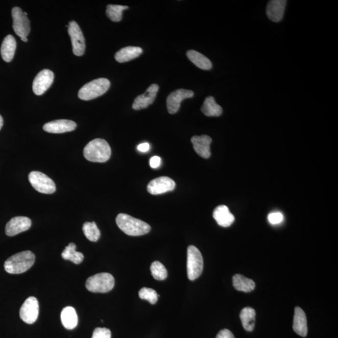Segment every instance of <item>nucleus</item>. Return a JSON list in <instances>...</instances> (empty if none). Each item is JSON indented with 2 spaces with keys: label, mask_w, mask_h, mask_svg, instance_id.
I'll return each mask as SVG.
<instances>
[{
  "label": "nucleus",
  "mask_w": 338,
  "mask_h": 338,
  "mask_svg": "<svg viewBox=\"0 0 338 338\" xmlns=\"http://www.w3.org/2000/svg\"><path fill=\"white\" fill-rule=\"evenodd\" d=\"M201 110L207 117H220L223 113V109L216 103L214 98L211 96L205 99Z\"/></svg>",
  "instance_id": "nucleus-25"
},
{
  "label": "nucleus",
  "mask_w": 338,
  "mask_h": 338,
  "mask_svg": "<svg viewBox=\"0 0 338 338\" xmlns=\"http://www.w3.org/2000/svg\"><path fill=\"white\" fill-rule=\"evenodd\" d=\"M194 95L195 93L193 91L183 89V88L173 91L167 99L168 113L171 114H175L178 112L182 101L186 99L192 98Z\"/></svg>",
  "instance_id": "nucleus-13"
},
{
  "label": "nucleus",
  "mask_w": 338,
  "mask_h": 338,
  "mask_svg": "<svg viewBox=\"0 0 338 338\" xmlns=\"http://www.w3.org/2000/svg\"><path fill=\"white\" fill-rule=\"evenodd\" d=\"M54 74L48 69L41 70L35 77L33 82V91L36 95H42L54 82Z\"/></svg>",
  "instance_id": "nucleus-11"
},
{
  "label": "nucleus",
  "mask_w": 338,
  "mask_h": 338,
  "mask_svg": "<svg viewBox=\"0 0 338 338\" xmlns=\"http://www.w3.org/2000/svg\"><path fill=\"white\" fill-rule=\"evenodd\" d=\"M151 271L152 276L156 280L163 281L167 278V271L164 265L159 261H154L151 264Z\"/></svg>",
  "instance_id": "nucleus-31"
},
{
  "label": "nucleus",
  "mask_w": 338,
  "mask_h": 338,
  "mask_svg": "<svg viewBox=\"0 0 338 338\" xmlns=\"http://www.w3.org/2000/svg\"><path fill=\"white\" fill-rule=\"evenodd\" d=\"M159 87L157 84H152L147 89L146 92L138 96L132 105L133 109L139 110L146 109L156 99Z\"/></svg>",
  "instance_id": "nucleus-15"
},
{
  "label": "nucleus",
  "mask_w": 338,
  "mask_h": 338,
  "mask_svg": "<svg viewBox=\"0 0 338 338\" xmlns=\"http://www.w3.org/2000/svg\"><path fill=\"white\" fill-rule=\"evenodd\" d=\"M143 50L140 47L127 46L116 53L115 59L119 63H124L136 59L142 54Z\"/></svg>",
  "instance_id": "nucleus-21"
},
{
  "label": "nucleus",
  "mask_w": 338,
  "mask_h": 338,
  "mask_svg": "<svg viewBox=\"0 0 338 338\" xmlns=\"http://www.w3.org/2000/svg\"><path fill=\"white\" fill-rule=\"evenodd\" d=\"M29 179L33 187L38 192L51 195L56 191V185L54 181L40 172H31L29 174Z\"/></svg>",
  "instance_id": "nucleus-7"
},
{
  "label": "nucleus",
  "mask_w": 338,
  "mask_h": 338,
  "mask_svg": "<svg viewBox=\"0 0 338 338\" xmlns=\"http://www.w3.org/2000/svg\"><path fill=\"white\" fill-rule=\"evenodd\" d=\"M240 318L243 328L248 331H253L256 321V311L252 307H245L240 313Z\"/></svg>",
  "instance_id": "nucleus-27"
},
{
  "label": "nucleus",
  "mask_w": 338,
  "mask_h": 338,
  "mask_svg": "<svg viewBox=\"0 0 338 338\" xmlns=\"http://www.w3.org/2000/svg\"><path fill=\"white\" fill-rule=\"evenodd\" d=\"M161 164V159L159 156L152 157L150 160V166L152 168H157Z\"/></svg>",
  "instance_id": "nucleus-36"
},
{
  "label": "nucleus",
  "mask_w": 338,
  "mask_h": 338,
  "mask_svg": "<svg viewBox=\"0 0 338 338\" xmlns=\"http://www.w3.org/2000/svg\"><path fill=\"white\" fill-rule=\"evenodd\" d=\"M3 126H4V119H3L2 115H0V130L2 128Z\"/></svg>",
  "instance_id": "nucleus-38"
},
{
  "label": "nucleus",
  "mask_w": 338,
  "mask_h": 338,
  "mask_svg": "<svg viewBox=\"0 0 338 338\" xmlns=\"http://www.w3.org/2000/svg\"><path fill=\"white\" fill-rule=\"evenodd\" d=\"M35 261V256L32 252L26 251L13 255L8 258L4 264L5 271L12 274L26 272L33 267Z\"/></svg>",
  "instance_id": "nucleus-3"
},
{
  "label": "nucleus",
  "mask_w": 338,
  "mask_h": 338,
  "mask_svg": "<svg viewBox=\"0 0 338 338\" xmlns=\"http://www.w3.org/2000/svg\"><path fill=\"white\" fill-rule=\"evenodd\" d=\"M138 295L140 299L148 301L152 304H156L159 297L156 291L148 287L142 288L138 292Z\"/></svg>",
  "instance_id": "nucleus-32"
},
{
  "label": "nucleus",
  "mask_w": 338,
  "mask_h": 338,
  "mask_svg": "<svg viewBox=\"0 0 338 338\" xmlns=\"http://www.w3.org/2000/svg\"><path fill=\"white\" fill-rule=\"evenodd\" d=\"M127 6L122 5H109L106 10V15L108 18L113 22L120 21L123 18V12L125 10L128 9Z\"/></svg>",
  "instance_id": "nucleus-30"
},
{
  "label": "nucleus",
  "mask_w": 338,
  "mask_h": 338,
  "mask_svg": "<svg viewBox=\"0 0 338 338\" xmlns=\"http://www.w3.org/2000/svg\"><path fill=\"white\" fill-rule=\"evenodd\" d=\"M286 0H271L269 2L267 8V14L269 19L274 22H279L283 18Z\"/></svg>",
  "instance_id": "nucleus-18"
},
{
  "label": "nucleus",
  "mask_w": 338,
  "mask_h": 338,
  "mask_svg": "<svg viewBox=\"0 0 338 338\" xmlns=\"http://www.w3.org/2000/svg\"><path fill=\"white\" fill-rule=\"evenodd\" d=\"M76 127L77 124L75 122L62 119L45 124L43 129L45 131L52 134H63V133L73 131Z\"/></svg>",
  "instance_id": "nucleus-16"
},
{
  "label": "nucleus",
  "mask_w": 338,
  "mask_h": 338,
  "mask_svg": "<svg viewBox=\"0 0 338 338\" xmlns=\"http://www.w3.org/2000/svg\"><path fill=\"white\" fill-rule=\"evenodd\" d=\"M187 56L194 64L202 70H209L212 67L210 60L201 53L191 50L187 51Z\"/></svg>",
  "instance_id": "nucleus-24"
},
{
  "label": "nucleus",
  "mask_w": 338,
  "mask_h": 338,
  "mask_svg": "<svg viewBox=\"0 0 338 338\" xmlns=\"http://www.w3.org/2000/svg\"><path fill=\"white\" fill-rule=\"evenodd\" d=\"M213 217L219 225L223 228L231 226L235 220L233 214L229 211L228 207L224 205L216 207L213 212Z\"/></svg>",
  "instance_id": "nucleus-19"
},
{
  "label": "nucleus",
  "mask_w": 338,
  "mask_h": 338,
  "mask_svg": "<svg viewBox=\"0 0 338 338\" xmlns=\"http://www.w3.org/2000/svg\"><path fill=\"white\" fill-rule=\"evenodd\" d=\"M112 334L110 329L105 328H98L94 330L91 338H111Z\"/></svg>",
  "instance_id": "nucleus-33"
},
{
  "label": "nucleus",
  "mask_w": 338,
  "mask_h": 338,
  "mask_svg": "<svg viewBox=\"0 0 338 338\" xmlns=\"http://www.w3.org/2000/svg\"><path fill=\"white\" fill-rule=\"evenodd\" d=\"M62 325L67 329H74L78 325V316L73 307H65L61 313Z\"/></svg>",
  "instance_id": "nucleus-23"
},
{
  "label": "nucleus",
  "mask_w": 338,
  "mask_h": 338,
  "mask_svg": "<svg viewBox=\"0 0 338 338\" xmlns=\"http://www.w3.org/2000/svg\"><path fill=\"white\" fill-rule=\"evenodd\" d=\"M112 151L109 144L102 138H95L85 146L84 156L88 161L104 163L109 160Z\"/></svg>",
  "instance_id": "nucleus-2"
},
{
  "label": "nucleus",
  "mask_w": 338,
  "mask_h": 338,
  "mask_svg": "<svg viewBox=\"0 0 338 338\" xmlns=\"http://www.w3.org/2000/svg\"><path fill=\"white\" fill-rule=\"evenodd\" d=\"M32 226V221L30 219L23 216H18L13 218L7 224L5 227V233L8 236L15 235L28 231Z\"/></svg>",
  "instance_id": "nucleus-14"
},
{
  "label": "nucleus",
  "mask_w": 338,
  "mask_h": 338,
  "mask_svg": "<svg viewBox=\"0 0 338 338\" xmlns=\"http://www.w3.org/2000/svg\"><path fill=\"white\" fill-rule=\"evenodd\" d=\"M150 148H151V146L148 142L140 143L137 147L138 151L142 152V153H146V152L149 151Z\"/></svg>",
  "instance_id": "nucleus-37"
},
{
  "label": "nucleus",
  "mask_w": 338,
  "mask_h": 338,
  "mask_svg": "<svg viewBox=\"0 0 338 338\" xmlns=\"http://www.w3.org/2000/svg\"><path fill=\"white\" fill-rule=\"evenodd\" d=\"M16 49V41L12 35L5 38L1 46L2 59L6 62H10L13 59Z\"/></svg>",
  "instance_id": "nucleus-22"
},
{
  "label": "nucleus",
  "mask_w": 338,
  "mask_h": 338,
  "mask_svg": "<svg viewBox=\"0 0 338 338\" xmlns=\"http://www.w3.org/2000/svg\"><path fill=\"white\" fill-rule=\"evenodd\" d=\"M176 182L168 177H160L152 180L148 185V191L152 195H162L173 190Z\"/></svg>",
  "instance_id": "nucleus-12"
},
{
  "label": "nucleus",
  "mask_w": 338,
  "mask_h": 338,
  "mask_svg": "<svg viewBox=\"0 0 338 338\" xmlns=\"http://www.w3.org/2000/svg\"><path fill=\"white\" fill-rule=\"evenodd\" d=\"M293 329L299 336L306 337L307 334V318L305 312L299 307H296L294 316Z\"/></svg>",
  "instance_id": "nucleus-20"
},
{
  "label": "nucleus",
  "mask_w": 338,
  "mask_h": 338,
  "mask_svg": "<svg viewBox=\"0 0 338 338\" xmlns=\"http://www.w3.org/2000/svg\"><path fill=\"white\" fill-rule=\"evenodd\" d=\"M83 231L85 237L91 242H96L101 237V231L95 222L92 223L87 222L84 223L83 226Z\"/></svg>",
  "instance_id": "nucleus-29"
},
{
  "label": "nucleus",
  "mask_w": 338,
  "mask_h": 338,
  "mask_svg": "<svg viewBox=\"0 0 338 338\" xmlns=\"http://www.w3.org/2000/svg\"><path fill=\"white\" fill-rule=\"evenodd\" d=\"M76 248L77 246L74 243H70L66 246L62 253L63 259L70 260L76 264H80L84 260V256L80 252H77Z\"/></svg>",
  "instance_id": "nucleus-28"
},
{
  "label": "nucleus",
  "mask_w": 338,
  "mask_h": 338,
  "mask_svg": "<svg viewBox=\"0 0 338 338\" xmlns=\"http://www.w3.org/2000/svg\"><path fill=\"white\" fill-rule=\"evenodd\" d=\"M13 28L16 35L21 38H27L30 32V22L27 13L19 7H14L12 11Z\"/></svg>",
  "instance_id": "nucleus-8"
},
{
  "label": "nucleus",
  "mask_w": 338,
  "mask_h": 338,
  "mask_svg": "<svg viewBox=\"0 0 338 338\" xmlns=\"http://www.w3.org/2000/svg\"><path fill=\"white\" fill-rule=\"evenodd\" d=\"M116 223L125 234L130 236H140L149 233L151 230L149 224L126 214H119Z\"/></svg>",
  "instance_id": "nucleus-1"
},
{
  "label": "nucleus",
  "mask_w": 338,
  "mask_h": 338,
  "mask_svg": "<svg viewBox=\"0 0 338 338\" xmlns=\"http://www.w3.org/2000/svg\"><path fill=\"white\" fill-rule=\"evenodd\" d=\"M110 82L109 80L100 78L87 83L80 88L78 95L83 101H90L104 95L109 89Z\"/></svg>",
  "instance_id": "nucleus-4"
},
{
  "label": "nucleus",
  "mask_w": 338,
  "mask_h": 338,
  "mask_svg": "<svg viewBox=\"0 0 338 338\" xmlns=\"http://www.w3.org/2000/svg\"><path fill=\"white\" fill-rule=\"evenodd\" d=\"M115 279L112 274L107 273L95 274L88 278L85 286L90 292L105 293L114 287Z\"/></svg>",
  "instance_id": "nucleus-5"
},
{
  "label": "nucleus",
  "mask_w": 338,
  "mask_h": 338,
  "mask_svg": "<svg viewBox=\"0 0 338 338\" xmlns=\"http://www.w3.org/2000/svg\"><path fill=\"white\" fill-rule=\"evenodd\" d=\"M39 314V304L37 299L33 297L27 298L21 306L20 317L25 323L32 325L37 321Z\"/></svg>",
  "instance_id": "nucleus-10"
},
{
  "label": "nucleus",
  "mask_w": 338,
  "mask_h": 338,
  "mask_svg": "<svg viewBox=\"0 0 338 338\" xmlns=\"http://www.w3.org/2000/svg\"><path fill=\"white\" fill-rule=\"evenodd\" d=\"M203 257L200 251L195 246L187 249V276L190 281H195L201 275L203 271Z\"/></svg>",
  "instance_id": "nucleus-6"
},
{
  "label": "nucleus",
  "mask_w": 338,
  "mask_h": 338,
  "mask_svg": "<svg viewBox=\"0 0 338 338\" xmlns=\"http://www.w3.org/2000/svg\"><path fill=\"white\" fill-rule=\"evenodd\" d=\"M21 40L22 41H24V42H27V41H28V38H21Z\"/></svg>",
  "instance_id": "nucleus-39"
},
{
  "label": "nucleus",
  "mask_w": 338,
  "mask_h": 338,
  "mask_svg": "<svg viewBox=\"0 0 338 338\" xmlns=\"http://www.w3.org/2000/svg\"><path fill=\"white\" fill-rule=\"evenodd\" d=\"M215 338H235L234 334L229 329H224L219 332Z\"/></svg>",
  "instance_id": "nucleus-35"
},
{
  "label": "nucleus",
  "mask_w": 338,
  "mask_h": 338,
  "mask_svg": "<svg viewBox=\"0 0 338 338\" xmlns=\"http://www.w3.org/2000/svg\"><path fill=\"white\" fill-rule=\"evenodd\" d=\"M68 32L71 38L74 55L82 56L85 51V41L79 25L76 21H70L68 26Z\"/></svg>",
  "instance_id": "nucleus-9"
},
{
  "label": "nucleus",
  "mask_w": 338,
  "mask_h": 338,
  "mask_svg": "<svg viewBox=\"0 0 338 338\" xmlns=\"http://www.w3.org/2000/svg\"><path fill=\"white\" fill-rule=\"evenodd\" d=\"M232 283L235 289L239 292L249 293L254 289L256 284L253 280L241 274H235L232 278Z\"/></svg>",
  "instance_id": "nucleus-26"
},
{
  "label": "nucleus",
  "mask_w": 338,
  "mask_h": 338,
  "mask_svg": "<svg viewBox=\"0 0 338 338\" xmlns=\"http://www.w3.org/2000/svg\"><path fill=\"white\" fill-rule=\"evenodd\" d=\"M191 142L196 153L204 159H209L211 155L210 152V144L212 138L208 135H203L201 136H194L191 138Z\"/></svg>",
  "instance_id": "nucleus-17"
},
{
  "label": "nucleus",
  "mask_w": 338,
  "mask_h": 338,
  "mask_svg": "<svg viewBox=\"0 0 338 338\" xmlns=\"http://www.w3.org/2000/svg\"><path fill=\"white\" fill-rule=\"evenodd\" d=\"M283 215H282L281 212L271 213L268 215L269 221H270L271 224H273V225L281 223L283 221Z\"/></svg>",
  "instance_id": "nucleus-34"
}]
</instances>
